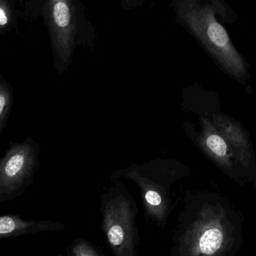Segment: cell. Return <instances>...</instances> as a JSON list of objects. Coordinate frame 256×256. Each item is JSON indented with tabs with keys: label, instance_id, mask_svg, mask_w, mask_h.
<instances>
[{
	"label": "cell",
	"instance_id": "obj_9",
	"mask_svg": "<svg viewBox=\"0 0 256 256\" xmlns=\"http://www.w3.org/2000/svg\"><path fill=\"white\" fill-rule=\"evenodd\" d=\"M64 228V224L54 221L27 220L16 214L0 216V240Z\"/></svg>",
	"mask_w": 256,
	"mask_h": 256
},
{
	"label": "cell",
	"instance_id": "obj_14",
	"mask_svg": "<svg viewBox=\"0 0 256 256\" xmlns=\"http://www.w3.org/2000/svg\"></svg>",
	"mask_w": 256,
	"mask_h": 256
},
{
	"label": "cell",
	"instance_id": "obj_4",
	"mask_svg": "<svg viewBox=\"0 0 256 256\" xmlns=\"http://www.w3.org/2000/svg\"><path fill=\"white\" fill-rule=\"evenodd\" d=\"M188 174V170L174 160L159 158L146 164H132L126 170L112 173L111 179L134 180L141 192L148 216L160 228H164L171 212L170 189L172 184Z\"/></svg>",
	"mask_w": 256,
	"mask_h": 256
},
{
	"label": "cell",
	"instance_id": "obj_10",
	"mask_svg": "<svg viewBox=\"0 0 256 256\" xmlns=\"http://www.w3.org/2000/svg\"><path fill=\"white\" fill-rule=\"evenodd\" d=\"M14 102L12 86L0 74V135L7 124Z\"/></svg>",
	"mask_w": 256,
	"mask_h": 256
},
{
	"label": "cell",
	"instance_id": "obj_6",
	"mask_svg": "<svg viewBox=\"0 0 256 256\" xmlns=\"http://www.w3.org/2000/svg\"><path fill=\"white\" fill-rule=\"evenodd\" d=\"M39 142L32 136L22 142H9L0 158V203L12 201L25 194L40 168Z\"/></svg>",
	"mask_w": 256,
	"mask_h": 256
},
{
	"label": "cell",
	"instance_id": "obj_13",
	"mask_svg": "<svg viewBox=\"0 0 256 256\" xmlns=\"http://www.w3.org/2000/svg\"><path fill=\"white\" fill-rule=\"evenodd\" d=\"M146 0H121V6L124 10H132L143 4Z\"/></svg>",
	"mask_w": 256,
	"mask_h": 256
},
{
	"label": "cell",
	"instance_id": "obj_8",
	"mask_svg": "<svg viewBox=\"0 0 256 256\" xmlns=\"http://www.w3.org/2000/svg\"><path fill=\"white\" fill-rule=\"evenodd\" d=\"M198 124V131L185 129L188 136L224 172L234 178L240 179L226 141L214 126L206 112H200Z\"/></svg>",
	"mask_w": 256,
	"mask_h": 256
},
{
	"label": "cell",
	"instance_id": "obj_5",
	"mask_svg": "<svg viewBox=\"0 0 256 256\" xmlns=\"http://www.w3.org/2000/svg\"><path fill=\"white\" fill-rule=\"evenodd\" d=\"M102 228L115 256H136L138 242L134 198L124 186L111 188L102 196Z\"/></svg>",
	"mask_w": 256,
	"mask_h": 256
},
{
	"label": "cell",
	"instance_id": "obj_12",
	"mask_svg": "<svg viewBox=\"0 0 256 256\" xmlns=\"http://www.w3.org/2000/svg\"><path fill=\"white\" fill-rule=\"evenodd\" d=\"M12 18V10L6 0H0V30L8 25Z\"/></svg>",
	"mask_w": 256,
	"mask_h": 256
},
{
	"label": "cell",
	"instance_id": "obj_3",
	"mask_svg": "<svg viewBox=\"0 0 256 256\" xmlns=\"http://www.w3.org/2000/svg\"><path fill=\"white\" fill-rule=\"evenodd\" d=\"M81 0H46L45 18L49 28L54 63L58 74L68 70L78 46H92L96 30Z\"/></svg>",
	"mask_w": 256,
	"mask_h": 256
},
{
	"label": "cell",
	"instance_id": "obj_2",
	"mask_svg": "<svg viewBox=\"0 0 256 256\" xmlns=\"http://www.w3.org/2000/svg\"><path fill=\"white\" fill-rule=\"evenodd\" d=\"M231 240V224L219 204L206 202L194 212L186 206L178 219L170 256H222Z\"/></svg>",
	"mask_w": 256,
	"mask_h": 256
},
{
	"label": "cell",
	"instance_id": "obj_7",
	"mask_svg": "<svg viewBox=\"0 0 256 256\" xmlns=\"http://www.w3.org/2000/svg\"><path fill=\"white\" fill-rule=\"evenodd\" d=\"M215 128L222 136L233 158L240 168L246 171L250 180H256V164L252 143L246 129L236 120L221 112H206Z\"/></svg>",
	"mask_w": 256,
	"mask_h": 256
},
{
	"label": "cell",
	"instance_id": "obj_11",
	"mask_svg": "<svg viewBox=\"0 0 256 256\" xmlns=\"http://www.w3.org/2000/svg\"><path fill=\"white\" fill-rule=\"evenodd\" d=\"M72 256H99L96 250L86 242H81L75 244L72 248Z\"/></svg>",
	"mask_w": 256,
	"mask_h": 256
},
{
	"label": "cell",
	"instance_id": "obj_1",
	"mask_svg": "<svg viewBox=\"0 0 256 256\" xmlns=\"http://www.w3.org/2000/svg\"><path fill=\"white\" fill-rule=\"evenodd\" d=\"M176 19L201 44L226 74L245 84L248 64L236 49L213 8L202 0H172Z\"/></svg>",
	"mask_w": 256,
	"mask_h": 256
}]
</instances>
